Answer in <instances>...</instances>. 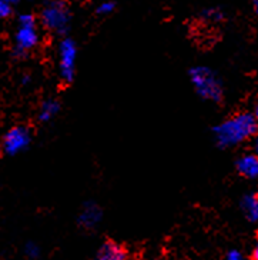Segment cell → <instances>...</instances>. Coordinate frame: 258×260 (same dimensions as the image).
Instances as JSON below:
<instances>
[{"label":"cell","mask_w":258,"mask_h":260,"mask_svg":"<svg viewBox=\"0 0 258 260\" xmlns=\"http://www.w3.org/2000/svg\"><path fill=\"white\" fill-rule=\"evenodd\" d=\"M258 130L257 117L250 113L237 115L214 129L215 140L221 147H230L244 142Z\"/></svg>","instance_id":"cell-1"},{"label":"cell","mask_w":258,"mask_h":260,"mask_svg":"<svg viewBox=\"0 0 258 260\" xmlns=\"http://www.w3.org/2000/svg\"><path fill=\"white\" fill-rule=\"evenodd\" d=\"M190 79L196 92L203 99L220 102L221 96H223V89H221L218 79L211 70L203 68V66L194 68L190 72Z\"/></svg>","instance_id":"cell-2"},{"label":"cell","mask_w":258,"mask_h":260,"mask_svg":"<svg viewBox=\"0 0 258 260\" xmlns=\"http://www.w3.org/2000/svg\"><path fill=\"white\" fill-rule=\"evenodd\" d=\"M15 42V54L19 57L26 56V53L39 43L36 20L31 15H22L19 17V30L16 31Z\"/></svg>","instance_id":"cell-3"},{"label":"cell","mask_w":258,"mask_h":260,"mask_svg":"<svg viewBox=\"0 0 258 260\" xmlns=\"http://www.w3.org/2000/svg\"><path fill=\"white\" fill-rule=\"evenodd\" d=\"M42 22L49 30L59 35L64 33L68 29V23H70V13L67 6L60 0L47 3L42 12Z\"/></svg>","instance_id":"cell-4"},{"label":"cell","mask_w":258,"mask_h":260,"mask_svg":"<svg viewBox=\"0 0 258 260\" xmlns=\"http://www.w3.org/2000/svg\"><path fill=\"white\" fill-rule=\"evenodd\" d=\"M76 57L77 47L71 39L61 40L59 46V69L60 76L64 82L70 83L75 79V70H76Z\"/></svg>","instance_id":"cell-5"},{"label":"cell","mask_w":258,"mask_h":260,"mask_svg":"<svg viewBox=\"0 0 258 260\" xmlns=\"http://www.w3.org/2000/svg\"><path fill=\"white\" fill-rule=\"evenodd\" d=\"M29 143H30V132L23 126H17L6 133L3 140V149L9 154H17L24 150Z\"/></svg>","instance_id":"cell-6"},{"label":"cell","mask_w":258,"mask_h":260,"mask_svg":"<svg viewBox=\"0 0 258 260\" xmlns=\"http://www.w3.org/2000/svg\"><path fill=\"white\" fill-rule=\"evenodd\" d=\"M238 172L245 177L255 179L258 177V156L257 154H245L237 160Z\"/></svg>","instance_id":"cell-7"},{"label":"cell","mask_w":258,"mask_h":260,"mask_svg":"<svg viewBox=\"0 0 258 260\" xmlns=\"http://www.w3.org/2000/svg\"><path fill=\"white\" fill-rule=\"evenodd\" d=\"M100 219H101V210L94 203H87L84 205L83 210L80 213L79 222L84 228H93L100 222Z\"/></svg>","instance_id":"cell-8"},{"label":"cell","mask_w":258,"mask_h":260,"mask_svg":"<svg viewBox=\"0 0 258 260\" xmlns=\"http://www.w3.org/2000/svg\"><path fill=\"white\" fill-rule=\"evenodd\" d=\"M126 257H127V253L123 247L108 242L100 249L97 260H126Z\"/></svg>","instance_id":"cell-9"},{"label":"cell","mask_w":258,"mask_h":260,"mask_svg":"<svg viewBox=\"0 0 258 260\" xmlns=\"http://www.w3.org/2000/svg\"><path fill=\"white\" fill-rule=\"evenodd\" d=\"M59 110H60L59 102H56L53 99H49L43 102V105L40 107V112H39L40 122H49V120H52L54 116L59 113Z\"/></svg>","instance_id":"cell-10"},{"label":"cell","mask_w":258,"mask_h":260,"mask_svg":"<svg viewBox=\"0 0 258 260\" xmlns=\"http://www.w3.org/2000/svg\"><path fill=\"white\" fill-rule=\"evenodd\" d=\"M243 210L245 216L250 219L251 222H257L258 220V196L255 194H250L245 196L243 199Z\"/></svg>","instance_id":"cell-11"},{"label":"cell","mask_w":258,"mask_h":260,"mask_svg":"<svg viewBox=\"0 0 258 260\" xmlns=\"http://www.w3.org/2000/svg\"><path fill=\"white\" fill-rule=\"evenodd\" d=\"M24 252H26V256L27 257H30V259H38L39 254H40V249H39V246L36 243H27L26 247H24Z\"/></svg>","instance_id":"cell-12"},{"label":"cell","mask_w":258,"mask_h":260,"mask_svg":"<svg viewBox=\"0 0 258 260\" xmlns=\"http://www.w3.org/2000/svg\"><path fill=\"white\" fill-rule=\"evenodd\" d=\"M113 10H114L113 2H103L99 8H97V13H100V15H108V13H112Z\"/></svg>","instance_id":"cell-13"},{"label":"cell","mask_w":258,"mask_h":260,"mask_svg":"<svg viewBox=\"0 0 258 260\" xmlns=\"http://www.w3.org/2000/svg\"><path fill=\"white\" fill-rule=\"evenodd\" d=\"M12 13V5L6 0H0V19H5Z\"/></svg>","instance_id":"cell-14"},{"label":"cell","mask_w":258,"mask_h":260,"mask_svg":"<svg viewBox=\"0 0 258 260\" xmlns=\"http://www.w3.org/2000/svg\"><path fill=\"white\" fill-rule=\"evenodd\" d=\"M204 17L205 19H208V20H214V22H218L221 20V15L220 10H215V9H210V10H205L204 12Z\"/></svg>","instance_id":"cell-15"},{"label":"cell","mask_w":258,"mask_h":260,"mask_svg":"<svg viewBox=\"0 0 258 260\" xmlns=\"http://www.w3.org/2000/svg\"><path fill=\"white\" fill-rule=\"evenodd\" d=\"M227 260H245L243 257V254L240 252H237V250H233V252L228 253V257Z\"/></svg>","instance_id":"cell-16"},{"label":"cell","mask_w":258,"mask_h":260,"mask_svg":"<svg viewBox=\"0 0 258 260\" xmlns=\"http://www.w3.org/2000/svg\"><path fill=\"white\" fill-rule=\"evenodd\" d=\"M252 257H254V260H258V242H257V245H255V247H254V252H252Z\"/></svg>","instance_id":"cell-17"},{"label":"cell","mask_w":258,"mask_h":260,"mask_svg":"<svg viewBox=\"0 0 258 260\" xmlns=\"http://www.w3.org/2000/svg\"><path fill=\"white\" fill-rule=\"evenodd\" d=\"M254 149H255V154L258 156V139L255 140V145H254Z\"/></svg>","instance_id":"cell-18"},{"label":"cell","mask_w":258,"mask_h":260,"mask_svg":"<svg viewBox=\"0 0 258 260\" xmlns=\"http://www.w3.org/2000/svg\"><path fill=\"white\" fill-rule=\"evenodd\" d=\"M254 9H255V12L258 13V0H254Z\"/></svg>","instance_id":"cell-19"},{"label":"cell","mask_w":258,"mask_h":260,"mask_svg":"<svg viewBox=\"0 0 258 260\" xmlns=\"http://www.w3.org/2000/svg\"><path fill=\"white\" fill-rule=\"evenodd\" d=\"M6 2H8V3H10V5H13V3H16L17 0H6Z\"/></svg>","instance_id":"cell-20"},{"label":"cell","mask_w":258,"mask_h":260,"mask_svg":"<svg viewBox=\"0 0 258 260\" xmlns=\"http://www.w3.org/2000/svg\"><path fill=\"white\" fill-rule=\"evenodd\" d=\"M255 117H257V122H258V107H257V110H255Z\"/></svg>","instance_id":"cell-21"}]
</instances>
